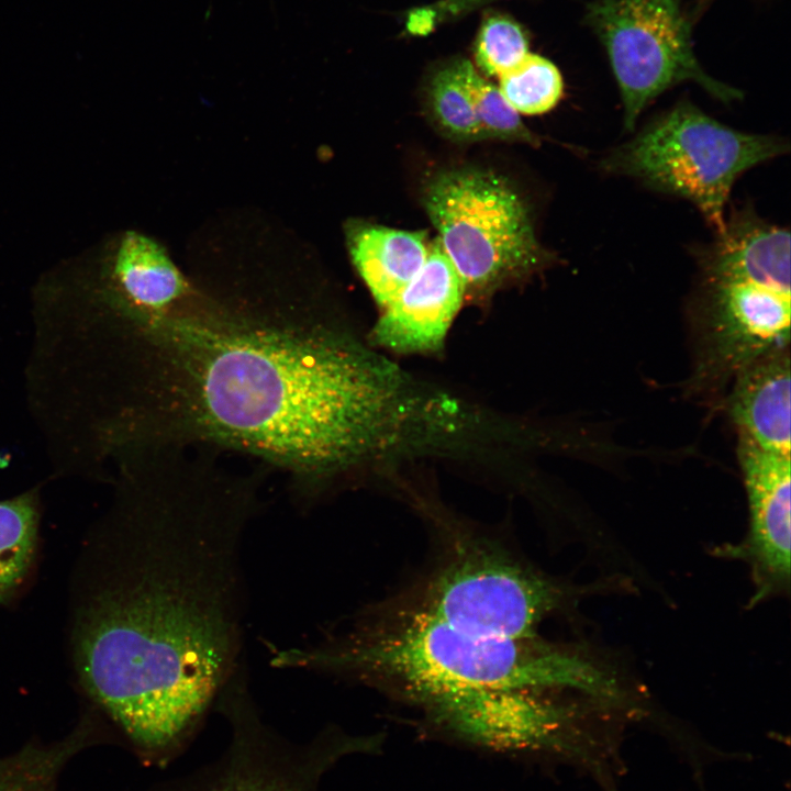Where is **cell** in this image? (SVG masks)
Wrapping results in <instances>:
<instances>
[{
  "mask_svg": "<svg viewBox=\"0 0 791 791\" xmlns=\"http://www.w3.org/2000/svg\"><path fill=\"white\" fill-rule=\"evenodd\" d=\"M37 532L33 492L0 501V600L25 579L35 557Z\"/></svg>",
  "mask_w": 791,
  "mask_h": 791,
  "instance_id": "ac0fdd59",
  "label": "cell"
},
{
  "mask_svg": "<svg viewBox=\"0 0 791 791\" xmlns=\"http://www.w3.org/2000/svg\"><path fill=\"white\" fill-rule=\"evenodd\" d=\"M737 457L746 487L749 533L745 545L756 579L755 601L784 589L790 579V458L768 453L746 437L737 438Z\"/></svg>",
  "mask_w": 791,
  "mask_h": 791,
  "instance_id": "8fae6325",
  "label": "cell"
},
{
  "mask_svg": "<svg viewBox=\"0 0 791 791\" xmlns=\"http://www.w3.org/2000/svg\"><path fill=\"white\" fill-rule=\"evenodd\" d=\"M255 486L167 467L82 545L70 592L80 686L140 758L191 743L242 658Z\"/></svg>",
  "mask_w": 791,
  "mask_h": 791,
  "instance_id": "6da1fadb",
  "label": "cell"
},
{
  "mask_svg": "<svg viewBox=\"0 0 791 791\" xmlns=\"http://www.w3.org/2000/svg\"><path fill=\"white\" fill-rule=\"evenodd\" d=\"M345 233L352 261L382 309L419 274L430 252L423 231L350 221Z\"/></svg>",
  "mask_w": 791,
  "mask_h": 791,
  "instance_id": "2e32d148",
  "label": "cell"
},
{
  "mask_svg": "<svg viewBox=\"0 0 791 791\" xmlns=\"http://www.w3.org/2000/svg\"><path fill=\"white\" fill-rule=\"evenodd\" d=\"M81 255L98 274L101 292L135 320L166 313L187 299L185 276L143 233L122 232Z\"/></svg>",
  "mask_w": 791,
  "mask_h": 791,
  "instance_id": "7c38bea8",
  "label": "cell"
},
{
  "mask_svg": "<svg viewBox=\"0 0 791 791\" xmlns=\"http://www.w3.org/2000/svg\"><path fill=\"white\" fill-rule=\"evenodd\" d=\"M214 706L231 728L224 753L156 791H319L322 776L341 757L378 745L377 737H352L334 727L303 744L281 737L260 716L245 662L225 683Z\"/></svg>",
  "mask_w": 791,
  "mask_h": 791,
  "instance_id": "52a82bcc",
  "label": "cell"
},
{
  "mask_svg": "<svg viewBox=\"0 0 791 791\" xmlns=\"http://www.w3.org/2000/svg\"><path fill=\"white\" fill-rule=\"evenodd\" d=\"M426 570L397 598L456 628L528 637L561 602L560 588L500 538L438 522Z\"/></svg>",
  "mask_w": 791,
  "mask_h": 791,
  "instance_id": "277c9868",
  "label": "cell"
},
{
  "mask_svg": "<svg viewBox=\"0 0 791 791\" xmlns=\"http://www.w3.org/2000/svg\"><path fill=\"white\" fill-rule=\"evenodd\" d=\"M499 90L519 112L534 115L550 111L562 97L564 80L557 66L533 53L499 77Z\"/></svg>",
  "mask_w": 791,
  "mask_h": 791,
  "instance_id": "ffe728a7",
  "label": "cell"
},
{
  "mask_svg": "<svg viewBox=\"0 0 791 791\" xmlns=\"http://www.w3.org/2000/svg\"><path fill=\"white\" fill-rule=\"evenodd\" d=\"M464 299L461 278L436 238L419 274L383 308L371 341L400 354L437 352Z\"/></svg>",
  "mask_w": 791,
  "mask_h": 791,
  "instance_id": "4fadbf2b",
  "label": "cell"
},
{
  "mask_svg": "<svg viewBox=\"0 0 791 791\" xmlns=\"http://www.w3.org/2000/svg\"><path fill=\"white\" fill-rule=\"evenodd\" d=\"M305 671L375 687L415 705L467 690L575 689L614 697V684L583 659L538 635L509 637L456 628L394 597L302 646Z\"/></svg>",
  "mask_w": 791,
  "mask_h": 791,
  "instance_id": "3957f363",
  "label": "cell"
},
{
  "mask_svg": "<svg viewBox=\"0 0 791 791\" xmlns=\"http://www.w3.org/2000/svg\"><path fill=\"white\" fill-rule=\"evenodd\" d=\"M586 20L606 52L628 132L649 102L681 82H694L724 103L743 97L700 65L681 0H595Z\"/></svg>",
  "mask_w": 791,
  "mask_h": 791,
  "instance_id": "ba28073f",
  "label": "cell"
},
{
  "mask_svg": "<svg viewBox=\"0 0 791 791\" xmlns=\"http://www.w3.org/2000/svg\"><path fill=\"white\" fill-rule=\"evenodd\" d=\"M163 359L171 436L193 435L319 481L361 455L385 388L370 361L326 330L172 309L141 323Z\"/></svg>",
  "mask_w": 791,
  "mask_h": 791,
  "instance_id": "7a4b0ae2",
  "label": "cell"
},
{
  "mask_svg": "<svg viewBox=\"0 0 791 791\" xmlns=\"http://www.w3.org/2000/svg\"><path fill=\"white\" fill-rule=\"evenodd\" d=\"M464 78L484 140L524 142L537 145V137L524 125L520 113L499 88L484 79L466 59H460Z\"/></svg>",
  "mask_w": 791,
  "mask_h": 791,
  "instance_id": "44dd1931",
  "label": "cell"
},
{
  "mask_svg": "<svg viewBox=\"0 0 791 791\" xmlns=\"http://www.w3.org/2000/svg\"><path fill=\"white\" fill-rule=\"evenodd\" d=\"M432 116L439 131L457 142L484 140L467 88L460 59L439 69L428 89Z\"/></svg>",
  "mask_w": 791,
  "mask_h": 791,
  "instance_id": "d6986e66",
  "label": "cell"
},
{
  "mask_svg": "<svg viewBox=\"0 0 791 791\" xmlns=\"http://www.w3.org/2000/svg\"><path fill=\"white\" fill-rule=\"evenodd\" d=\"M554 690H467L419 704L435 725L500 751H573L578 710L553 699Z\"/></svg>",
  "mask_w": 791,
  "mask_h": 791,
  "instance_id": "30bf717a",
  "label": "cell"
},
{
  "mask_svg": "<svg viewBox=\"0 0 791 791\" xmlns=\"http://www.w3.org/2000/svg\"><path fill=\"white\" fill-rule=\"evenodd\" d=\"M492 1L494 0H439L413 9L408 14L406 30L413 35H424L439 24L459 18Z\"/></svg>",
  "mask_w": 791,
  "mask_h": 791,
  "instance_id": "603a6c76",
  "label": "cell"
},
{
  "mask_svg": "<svg viewBox=\"0 0 791 791\" xmlns=\"http://www.w3.org/2000/svg\"><path fill=\"white\" fill-rule=\"evenodd\" d=\"M789 342L768 350L733 380L725 405L738 436L759 448L791 457Z\"/></svg>",
  "mask_w": 791,
  "mask_h": 791,
  "instance_id": "9a60e30c",
  "label": "cell"
},
{
  "mask_svg": "<svg viewBox=\"0 0 791 791\" xmlns=\"http://www.w3.org/2000/svg\"><path fill=\"white\" fill-rule=\"evenodd\" d=\"M423 205L465 297L481 299L544 266L526 202L506 178L477 167L441 171L423 191Z\"/></svg>",
  "mask_w": 791,
  "mask_h": 791,
  "instance_id": "8992f818",
  "label": "cell"
},
{
  "mask_svg": "<svg viewBox=\"0 0 791 791\" xmlns=\"http://www.w3.org/2000/svg\"><path fill=\"white\" fill-rule=\"evenodd\" d=\"M97 738L87 717L63 738L48 744L31 743L0 756V791H57L66 765Z\"/></svg>",
  "mask_w": 791,
  "mask_h": 791,
  "instance_id": "e0dca14e",
  "label": "cell"
},
{
  "mask_svg": "<svg viewBox=\"0 0 791 791\" xmlns=\"http://www.w3.org/2000/svg\"><path fill=\"white\" fill-rule=\"evenodd\" d=\"M714 239L699 248L703 280L753 282L790 294V233L746 208L733 211Z\"/></svg>",
  "mask_w": 791,
  "mask_h": 791,
  "instance_id": "5bb4252c",
  "label": "cell"
},
{
  "mask_svg": "<svg viewBox=\"0 0 791 791\" xmlns=\"http://www.w3.org/2000/svg\"><path fill=\"white\" fill-rule=\"evenodd\" d=\"M530 53L523 29L512 19L491 15L482 23L475 44V59L488 76L500 77Z\"/></svg>",
  "mask_w": 791,
  "mask_h": 791,
  "instance_id": "7402d4cb",
  "label": "cell"
},
{
  "mask_svg": "<svg viewBox=\"0 0 791 791\" xmlns=\"http://www.w3.org/2000/svg\"><path fill=\"white\" fill-rule=\"evenodd\" d=\"M791 297L753 282L703 280L692 308L694 367L689 387L706 400L758 357L789 342Z\"/></svg>",
  "mask_w": 791,
  "mask_h": 791,
  "instance_id": "9c48e42d",
  "label": "cell"
},
{
  "mask_svg": "<svg viewBox=\"0 0 791 791\" xmlns=\"http://www.w3.org/2000/svg\"><path fill=\"white\" fill-rule=\"evenodd\" d=\"M788 151L781 137L737 131L683 100L610 151L599 168L688 200L716 233L738 176Z\"/></svg>",
  "mask_w": 791,
  "mask_h": 791,
  "instance_id": "5b68a950",
  "label": "cell"
}]
</instances>
